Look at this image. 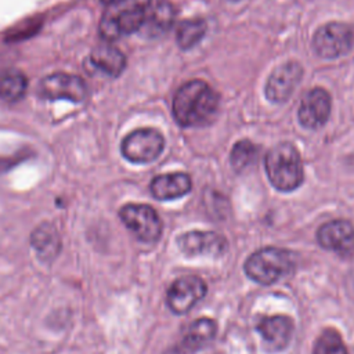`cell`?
I'll use <instances>...</instances> for the list:
<instances>
[{
	"label": "cell",
	"instance_id": "obj_1",
	"mask_svg": "<svg viewBox=\"0 0 354 354\" xmlns=\"http://www.w3.org/2000/svg\"><path fill=\"white\" fill-rule=\"evenodd\" d=\"M218 94L203 80L184 83L174 94L171 111L183 127H202L213 122L218 109Z\"/></svg>",
	"mask_w": 354,
	"mask_h": 354
},
{
	"label": "cell",
	"instance_id": "obj_2",
	"mask_svg": "<svg viewBox=\"0 0 354 354\" xmlns=\"http://www.w3.org/2000/svg\"><path fill=\"white\" fill-rule=\"evenodd\" d=\"M106 4L100 21V35L104 40H116L142 28L151 0H104Z\"/></svg>",
	"mask_w": 354,
	"mask_h": 354
},
{
	"label": "cell",
	"instance_id": "obj_3",
	"mask_svg": "<svg viewBox=\"0 0 354 354\" xmlns=\"http://www.w3.org/2000/svg\"><path fill=\"white\" fill-rule=\"evenodd\" d=\"M264 166L270 183L278 191H295L304 180L303 162L292 142L285 141L272 147L266 155Z\"/></svg>",
	"mask_w": 354,
	"mask_h": 354
},
{
	"label": "cell",
	"instance_id": "obj_4",
	"mask_svg": "<svg viewBox=\"0 0 354 354\" xmlns=\"http://www.w3.org/2000/svg\"><path fill=\"white\" fill-rule=\"evenodd\" d=\"M296 256L282 248H263L252 253L245 261L246 275L257 283H274L295 271Z\"/></svg>",
	"mask_w": 354,
	"mask_h": 354
},
{
	"label": "cell",
	"instance_id": "obj_5",
	"mask_svg": "<svg viewBox=\"0 0 354 354\" xmlns=\"http://www.w3.org/2000/svg\"><path fill=\"white\" fill-rule=\"evenodd\" d=\"M313 47L321 58L342 57L354 47V26L343 22L325 24L314 33Z\"/></svg>",
	"mask_w": 354,
	"mask_h": 354
},
{
	"label": "cell",
	"instance_id": "obj_6",
	"mask_svg": "<svg viewBox=\"0 0 354 354\" xmlns=\"http://www.w3.org/2000/svg\"><path fill=\"white\" fill-rule=\"evenodd\" d=\"M123 224L144 243H155L162 235V220L153 207L142 203H127L119 210Z\"/></svg>",
	"mask_w": 354,
	"mask_h": 354
},
{
	"label": "cell",
	"instance_id": "obj_7",
	"mask_svg": "<svg viewBox=\"0 0 354 354\" xmlns=\"http://www.w3.org/2000/svg\"><path fill=\"white\" fill-rule=\"evenodd\" d=\"M165 147L163 136L155 129H137L120 145L122 155L133 163H149L159 158Z\"/></svg>",
	"mask_w": 354,
	"mask_h": 354
},
{
	"label": "cell",
	"instance_id": "obj_8",
	"mask_svg": "<svg viewBox=\"0 0 354 354\" xmlns=\"http://www.w3.org/2000/svg\"><path fill=\"white\" fill-rule=\"evenodd\" d=\"M39 93L47 100H68L71 102H80L86 98L87 87L82 77L58 72L41 79Z\"/></svg>",
	"mask_w": 354,
	"mask_h": 354
},
{
	"label": "cell",
	"instance_id": "obj_9",
	"mask_svg": "<svg viewBox=\"0 0 354 354\" xmlns=\"http://www.w3.org/2000/svg\"><path fill=\"white\" fill-rule=\"evenodd\" d=\"M303 77V68L299 62L289 61L277 66L267 79L266 97L275 104L285 102Z\"/></svg>",
	"mask_w": 354,
	"mask_h": 354
},
{
	"label": "cell",
	"instance_id": "obj_10",
	"mask_svg": "<svg viewBox=\"0 0 354 354\" xmlns=\"http://www.w3.org/2000/svg\"><path fill=\"white\" fill-rule=\"evenodd\" d=\"M206 295V283L199 277L177 278L167 290V306L176 314L188 313Z\"/></svg>",
	"mask_w": 354,
	"mask_h": 354
},
{
	"label": "cell",
	"instance_id": "obj_11",
	"mask_svg": "<svg viewBox=\"0 0 354 354\" xmlns=\"http://www.w3.org/2000/svg\"><path fill=\"white\" fill-rule=\"evenodd\" d=\"M177 246L185 256L218 257L227 250V239L214 231H188L177 238Z\"/></svg>",
	"mask_w": 354,
	"mask_h": 354
},
{
	"label": "cell",
	"instance_id": "obj_12",
	"mask_svg": "<svg viewBox=\"0 0 354 354\" xmlns=\"http://www.w3.org/2000/svg\"><path fill=\"white\" fill-rule=\"evenodd\" d=\"M319 245L342 257L354 254V227L347 220H332L319 227L317 232Z\"/></svg>",
	"mask_w": 354,
	"mask_h": 354
},
{
	"label": "cell",
	"instance_id": "obj_13",
	"mask_svg": "<svg viewBox=\"0 0 354 354\" xmlns=\"http://www.w3.org/2000/svg\"><path fill=\"white\" fill-rule=\"evenodd\" d=\"M330 95L321 87L311 88L301 98L297 118L303 127L306 129H319L322 127L330 113Z\"/></svg>",
	"mask_w": 354,
	"mask_h": 354
},
{
	"label": "cell",
	"instance_id": "obj_14",
	"mask_svg": "<svg viewBox=\"0 0 354 354\" xmlns=\"http://www.w3.org/2000/svg\"><path fill=\"white\" fill-rule=\"evenodd\" d=\"M256 328L266 344V348L271 353L283 350L293 335V321L286 315L260 317Z\"/></svg>",
	"mask_w": 354,
	"mask_h": 354
},
{
	"label": "cell",
	"instance_id": "obj_15",
	"mask_svg": "<svg viewBox=\"0 0 354 354\" xmlns=\"http://www.w3.org/2000/svg\"><path fill=\"white\" fill-rule=\"evenodd\" d=\"M192 188L191 177L185 173H167L156 176L149 185L153 198L159 201L177 199L187 195Z\"/></svg>",
	"mask_w": 354,
	"mask_h": 354
},
{
	"label": "cell",
	"instance_id": "obj_16",
	"mask_svg": "<svg viewBox=\"0 0 354 354\" xmlns=\"http://www.w3.org/2000/svg\"><path fill=\"white\" fill-rule=\"evenodd\" d=\"M217 325L210 318H198L194 321L176 347L181 354H192L206 347L216 336Z\"/></svg>",
	"mask_w": 354,
	"mask_h": 354
},
{
	"label": "cell",
	"instance_id": "obj_17",
	"mask_svg": "<svg viewBox=\"0 0 354 354\" xmlns=\"http://www.w3.org/2000/svg\"><path fill=\"white\" fill-rule=\"evenodd\" d=\"M30 243L39 259L47 263L53 261L61 250V236L51 223H41L37 225L30 235Z\"/></svg>",
	"mask_w": 354,
	"mask_h": 354
},
{
	"label": "cell",
	"instance_id": "obj_18",
	"mask_svg": "<svg viewBox=\"0 0 354 354\" xmlns=\"http://www.w3.org/2000/svg\"><path fill=\"white\" fill-rule=\"evenodd\" d=\"M90 62L108 76H119L126 68L124 54L109 43L95 46L90 54Z\"/></svg>",
	"mask_w": 354,
	"mask_h": 354
},
{
	"label": "cell",
	"instance_id": "obj_19",
	"mask_svg": "<svg viewBox=\"0 0 354 354\" xmlns=\"http://www.w3.org/2000/svg\"><path fill=\"white\" fill-rule=\"evenodd\" d=\"M28 88L26 76L15 69L0 73V100L15 102L21 100Z\"/></svg>",
	"mask_w": 354,
	"mask_h": 354
},
{
	"label": "cell",
	"instance_id": "obj_20",
	"mask_svg": "<svg viewBox=\"0 0 354 354\" xmlns=\"http://www.w3.org/2000/svg\"><path fill=\"white\" fill-rule=\"evenodd\" d=\"M173 15H174L173 7L169 3H165V1H159L156 4L151 3L142 28L147 29L148 35L163 33L169 28V25L173 22Z\"/></svg>",
	"mask_w": 354,
	"mask_h": 354
},
{
	"label": "cell",
	"instance_id": "obj_21",
	"mask_svg": "<svg viewBox=\"0 0 354 354\" xmlns=\"http://www.w3.org/2000/svg\"><path fill=\"white\" fill-rule=\"evenodd\" d=\"M206 33V22L201 18H191V19H184L183 22L178 24L177 32H176V39L177 44L183 50H189L195 44L201 41V39Z\"/></svg>",
	"mask_w": 354,
	"mask_h": 354
},
{
	"label": "cell",
	"instance_id": "obj_22",
	"mask_svg": "<svg viewBox=\"0 0 354 354\" xmlns=\"http://www.w3.org/2000/svg\"><path fill=\"white\" fill-rule=\"evenodd\" d=\"M256 158H257V147L249 140L238 141L232 147V151L230 155L231 166L236 171H242L250 165H253Z\"/></svg>",
	"mask_w": 354,
	"mask_h": 354
},
{
	"label": "cell",
	"instance_id": "obj_23",
	"mask_svg": "<svg viewBox=\"0 0 354 354\" xmlns=\"http://www.w3.org/2000/svg\"><path fill=\"white\" fill-rule=\"evenodd\" d=\"M313 354H348V353L344 346V342L342 340V336L333 329H326L318 336L314 344Z\"/></svg>",
	"mask_w": 354,
	"mask_h": 354
},
{
	"label": "cell",
	"instance_id": "obj_24",
	"mask_svg": "<svg viewBox=\"0 0 354 354\" xmlns=\"http://www.w3.org/2000/svg\"><path fill=\"white\" fill-rule=\"evenodd\" d=\"M166 354H181V353H180V351H178V350H177V348H176V347H174V348H171V350H169V351H167V353H166Z\"/></svg>",
	"mask_w": 354,
	"mask_h": 354
}]
</instances>
